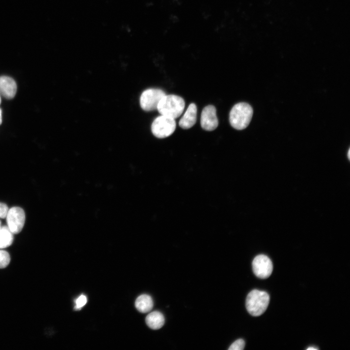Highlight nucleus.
I'll return each instance as SVG.
<instances>
[{"instance_id":"nucleus-11","label":"nucleus","mask_w":350,"mask_h":350,"mask_svg":"<svg viewBox=\"0 0 350 350\" xmlns=\"http://www.w3.org/2000/svg\"><path fill=\"white\" fill-rule=\"evenodd\" d=\"M145 322L150 328L153 330H158L163 326L164 317L160 312L154 311L147 315Z\"/></svg>"},{"instance_id":"nucleus-7","label":"nucleus","mask_w":350,"mask_h":350,"mask_svg":"<svg viewBox=\"0 0 350 350\" xmlns=\"http://www.w3.org/2000/svg\"><path fill=\"white\" fill-rule=\"evenodd\" d=\"M252 269L257 277L263 279H266L272 272V262L267 256L258 255L253 260Z\"/></svg>"},{"instance_id":"nucleus-22","label":"nucleus","mask_w":350,"mask_h":350,"mask_svg":"<svg viewBox=\"0 0 350 350\" xmlns=\"http://www.w3.org/2000/svg\"><path fill=\"white\" fill-rule=\"evenodd\" d=\"M0 103H1V98H0Z\"/></svg>"},{"instance_id":"nucleus-10","label":"nucleus","mask_w":350,"mask_h":350,"mask_svg":"<svg viewBox=\"0 0 350 350\" xmlns=\"http://www.w3.org/2000/svg\"><path fill=\"white\" fill-rule=\"evenodd\" d=\"M197 107L194 103L191 104L179 122V125L184 129L192 127L196 122Z\"/></svg>"},{"instance_id":"nucleus-18","label":"nucleus","mask_w":350,"mask_h":350,"mask_svg":"<svg viewBox=\"0 0 350 350\" xmlns=\"http://www.w3.org/2000/svg\"><path fill=\"white\" fill-rule=\"evenodd\" d=\"M2 112L1 109H0V125L1 124L2 122Z\"/></svg>"},{"instance_id":"nucleus-2","label":"nucleus","mask_w":350,"mask_h":350,"mask_svg":"<svg viewBox=\"0 0 350 350\" xmlns=\"http://www.w3.org/2000/svg\"><path fill=\"white\" fill-rule=\"evenodd\" d=\"M185 105L182 97L174 94H165L159 102L157 110L161 115L175 119L182 114Z\"/></svg>"},{"instance_id":"nucleus-15","label":"nucleus","mask_w":350,"mask_h":350,"mask_svg":"<svg viewBox=\"0 0 350 350\" xmlns=\"http://www.w3.org/2000/svg\"><path fill=\"white\" fill-rule=\"evenodd\" d=\"M245 343L243 339H239L234 341L228 349V350H242L244 349Z\"/></svg>"},{"instance_id":"nucleus-4","label":"nucleus","mask_w":350,"mask_h":350,"mask_svg":"<svg viewBox=\"0 0 350 350\" xmlns=\"http://www.w3.org/2000/svg\"><path fill=\"white\" fill-rule=\"evenodd\" d=\"M176 122L174 119L161 115L157 117L151 125L153 135L158 138H165L171 135L175 131Z\"/></svg>"},{"instance_id":"nucleus-17","label":"nucleus","mask_w":350,"mask_h":350,"mask_svg":"<svg viewBox=\"0 0 350 350\" xmlns=\"http://www.w3.org/2000/svg\"><path fill=\"white\" fill-rule=\"evenodd\" d=\"M8 210V207L5 204L0 202V218H6Z\"/></svg>"},{"instance_id":"nucleus-8","label":"nucleus","mask_w":350,"mask_h":350,"mask_svg":"<svg viewBox=\"0 0 350 350\" xmlns=\"http://www.w3.org/2000/svg\"><path fill=\"white\" fill-rule=\"evenodd\" d=\"M200 124L202 128L209 131L215 130L218 125L216 116V109L212 105H208L202 110L201 114Z\"/></svg>"},{"instance_id":"nucleus-12","label":"nucleus","mask_w":350,"mask_h":350,"mask_svg":"<svg viewBox=\"0 0 350 350\" xmlns=\"http://www.w3.org/2000/svg\"><path fill=\"white\" fill-rule=\"evenodd\" d=\"M135 306L139 312L142 313H147L150 311L153 307V299L148 295H140L136 300Z\"/></svg>"},{"instance_id":"nucleus-19","label":"nucleus","mask_w":350,"mask_h":350,"mask_svg":"<svg viewBox=\"0 0 350 350\" xmlns=\"http://www.w3.org/2000/svg\"><path fill=\"white\" fill-rule=\"evenodd\" d=\"M307 350H317V349H316L315 348H313V347H309V348H308V349H307Z\"/></svg>"},{"instance_id":"nucleus-20","label":"nucleus","mask_w":350,"mask_h":350,"mask_svg":"<svg viewBox=\"0 0 350 350\" xmlns=\"http://www.w3.org/2000/svg\"><path fill=\"white\" fill-rule=\"evenodd\" d=\"M350 149H349V151H348V158H349V159H350Z\"/></svg>"},{"instance_id":"nucleus-16","label":"nucleus","mask_w":350,"mask_h":350,"mask_svg":"<svg viewBox=\"0 0 350 350\" xmlns=\"http://www.w3.org/2000/svg\"><path fill=\"white\" fill-rule=\"evenodd\" d=\"M87 301V298L86 296L84 295H81L75 301L76 305L74 307V309L76 310H80L86 304Z\"/></svg>"},{"instance_id":"nucleus-14","label":"nucleus","mask_w":350,"mask_h":350,"mask_svg":"<svg viewBox=\"0 0 350 350\" xmlns=\"http://www.w3.org/2000/svg\"><path fill=\"white\" fill-rule=\"evenodd\" d=\"M10 262L9 253L4 250H0V268H4L7 266Z\"/></svg>"},{"instance_id":"nucleus-3","label":"nucleus","mask_w":350,"mask_h":350,"mask_svg":"<svg viewBox=\"0 0 350 350\" xmlns=\"http://www.w3.org/2000/svg\"><path fill=\"white\" fill-rule=\"evenodd\" d=\"M269 300V296L266 292L253 290L249 293L246 298V310L251 315L259 316L266 310Z\"/></svg>"},{"instance_id":"nucleus-5","label":"nucleus","mask_w":350,"mask_h":350,"mask_svg":"<svg viewBox=\"0 0 350 350\" xmlns=\"http://www.w3.org/2000/svg\"><path fill=\"white\" fill-rule=\"evenodd\" d=\"M165 92L158 88H149L145 90L140 97V105L146 111L157 109L159 102L165 95Z\"/></svg>"},{"instance_id":"nucleus-21","label":"nucleus","mask_w":350,"mask_h":350,"mask_svg":"<svg viewBox=\"0 0 350 350\" xmlns=\"http://www.w3.org/2000/svg\"><path fill=\"white\" fill-rule=\"evenodd\" d=\"M0 228H1V222H0Z\"/></svg>"},{"instance_id":"nucleus-1","label":"nucleus","mask_w":350,"mask_h":350,"mask_svg":"<svg viewBox=\"0 0 350 350\" xmlns=\"http://www.w3.org/2000/svg\"><path fill=\"white\" fill-rule=\"evenodd\" d=\"M253 112V109L248 104L244 102L236 104L229 112L231 125L237 130L245 129L251 121Z\"/></svg>"},{"instance_id":"nucleus-13","label":"nucleus","mask_w":350,"mask_h":350,"mask_svg":"<svg viewBox=\"0 0 350 350\" xmlns=\"http://www.w3.org/2000/svg\"><path fill=\"white\" fill-rule=\"evenodd\" d=\"M13 233L7 226H2L0 228V249L10 246L13 241Z\"/></svg>"},{"instance_id":"nucleus-6","label":"nucleus","mask_w":350,"mask_h":350,"mask_svg":"<svg viewBox=\"0 0 350 350\" xmlns=\"http://www.w3.org/2000/svg\"><path fill=\"white\" fill-rule=\"evenodd\" d=\"M6 218L7 227L13 234H18L21 231L25 220V214L22 209L12 207L8 210Z\"/></svg>"},{"instance_id":"nucleus-9","label":"nucleus","mask_w":350,"mask_h":350,"mask_svg":"<svg viewBox=\"0 0 350 350\" xmlns=\"http://www.w3.org/2000/svg\"><path fill=\"white\" fill-rule=\"evenodd\" d=\"M17 84L15 80L8 76L0 77V94L7 99L13 98L17 92Z\"/></svg>"}]
</instances>
